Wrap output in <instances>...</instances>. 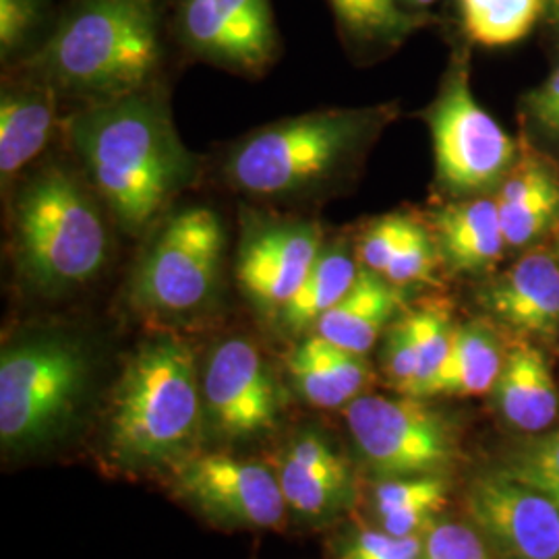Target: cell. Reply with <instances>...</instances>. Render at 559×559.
I'll return each mask as SVG.
<instances>
[{
  "label": "cell",
  "mask_w": 559,
  "mask_h": 559,
  "mask_svg": "<svg viewBox=\"0 0 559 559\" xmlns=\"http://www.w3.org/2000/svg\"><path fill=\"white\" fill-rule=\"evenodd\" d=\"M376 110H320L280 120L240 141L226 179L255 198H293L336 179L380 127Z\"/></svg>",
  "instance_id": "cell-4"
},
{
  "label": "cell",
  "mask_w": 559,
  "mask_h": 559,
  "mask_svg": "<svg viewBox=\"0 0 559 559\" xmlns=\"http://www.w3.org/2000/svg\"><path fill=\"white\" fill-rule=\"evenodd\" d=\"M483 309L526 338L559 334V260L531 251L480 293Z\"/></svg>",
  "instance_id": "cell-15"
},
{
  "label": "cell",
  "mask_w": 559,
  "mask_h": 559,
  "mask_svg": "<svg viewBox=\"0 0 559 559\" xmlns=\"http://www.w3.org/2000/svg\"><path fill=\"white\" fill-rule=\"evenodd\" d=\"M69 140L120 226L140 235L195 177L158 100L138 94L96 102L69 120Z\"/></svg>",
  "instance_id": "cell-1"
},
{
  "label": "cell",
  "mask_w": 559,
  "mask_h": 559,
  "mask_svg": "<svg viewBox=\"0 0 559 559\" xmlns=\"http://www.w3.org/2000/svg\"><path fill=\"white\" fill-rule=\"evenodd\" d=\"M545 15H547V20L551 23V27L559 34V0H547Z\"/></svg>",
  "instance_id": "cell-37"
},
{
  "label": "cell",
  "mask_w": 559,
  "mask_h": 559,
  "mask_svg": "<svg viewBox=\"0 0 559 559\" xmlns=\"http://www.w3.org/2000/svg\"><path fill=\"white\" fill-rule=\"evenodd\" d=\"M201 381L182 340H145L120 373L110 404L108 448L122 468H173L191 456L201 427Z\"/></svg>",
  "instance_id": "cell-2"
},
{
  "label": "cell",
  "mask_w": 559,
  "mask_h": 559,
  "mask_svg": "<svg viewBox=\"0 0 559 559\" xmlns=\"http://www.w3.org/2000/svg\"><path fill=\"white\" fill-rule=\"evenodd\" d=\"M278 479L286 506L300 519H323L350 498V473L344 460L316 468L284 456Z\"/></svg>",
  "instance_id": "cell-25"
},
{
  "label": "cell",
  "mask_w": 559,
  "mask_h": 559,
  "mask_svg": "<svg viewBox=\"0 0 559 559\" xmlns=\"http://www.w3.org/2000/svg\"><path fill=\"white\" fill-rule=\"evenodd\" d=\"M50 81L9 87L0 100V177L15 179L48 145L57 124V94Z\"/></svg>",
  "instance_id": "cell-19"
},
{
  "label": "cell",
  "mask_w": 559,
  "mask_h": 559,
  "mask_svg": "<svg viewBox=\"0 0 559 559\" xmlns=\"http://www.w3.org/2000/svg\"><path fill=\"white\" fill-rule=\"evenodd\" d=\"M87 381L80 344L59 336L23 340L0 357V441L25 450L57 436Z\"/></svg>",
  "instance_id": "cell-6"
},
{
  "label": "cell",
  "mask_w": 559,
  "mask_h": 559,
  "mask_svg": "<svg viewBox=\"0 0 559 559\" xmlns=\"http://www.w3.org/2000/svg\"><path fill=\"white\" fill-rule=\"evenodd\" d=\"M201 396L212 429L226 440L260 436L278 420V385L249 340H224L212 350Z\"/></svg>",
  "instance_id": "cell-12"
},
{
  "label": "cell",
  "mask_w": 559,
  "mask_h": 559,
  "mask_svg": "<svg viewBox=\"0 0 559 559\" xmlns=\"http://www.w3.org/2000/svg\"><path fill=\"white\" fill-rule=\"evenodd\" d=\"M346 425L360 459L383 479L441 475L459 441L452 423L415 396H359L346 406Z\"/></svg>",
  "instance_id": "cell-8"
},
{
  "label": "cell",
  "mask_w": 559,
  "mask_h": 559,
  "mask_svg": "<svg viewBox=\"0 0 559 559\" xmlns=\"http://www.w3.org/2000/svg\"><path fill=\"white\" fill-rule=\"evenodd\" d=\"M41 21V0H0V55L17 52Z\"/></svg>",
  "instance_id": "cell-35"
},
{
  "label": "cell",
  "mask_w": 559,
  "mask_h": 559,
  "mask_svg": "<svg viewBox=\"0 0 559 559\" xmlns=\"http://www.w3.org/2000/svg\"><path fill=\"white\" fill-rule=\"evenodd\" d=\"M402 307L404 295L400 286L360 267L359 276L346 297L332 307L313 330L318 336L340 348L367 355Z\"/></svg>",
  "instance_id": "cell-17"
},
{
  "label": "cell",
  "mask_w": 559,
  "mask_h": 559,
  "mask_svg": "<svg viewBox=\"0 0 559 559\" xmlns=\"http://www.w3.org/2000/svg\"><path fill=\"white\" fill-rule=\"evenodd\" d=\"M381 367L388 383L399 394L411 396L417 381V350L406 318L388 328L381 350Z\"/></svg>",
  "instance_id": "cell-33"
},
{
  "label": "cell",
  "mask_w": 559,
  "mask_h": 559,
  "mask_svg": "<svg viewBox=\"0 0 559 559\" xmlns=\"http://www.w3.org/2000/svg\"><path fill=\"white\" fill-rule=\"evenodd\" d=\"M226 233L210 207L175 214L147 247L133 278L135 307L160 318L191 316L216 295Z\"/></svg>",
  "instance_id": "cell-7"
},
{
  "label": "cell",
  "mask_w": 559,
  "mask_h": 559,
  "mask_svg": "<svg viewBox=\"0 0 559 559\" xmlns=\"http://www.w3.org/2000/svg\"><path fill=\"white\" fill-rule=\"evenodd\" d=\"M468 40L506 48L524 40L547 11V0H460Z\"/></svg>",
  "instance_id": "cell-26"
},
{
  "label": "cell",
  "mask_w": 559,
  "mask_h": 559,
  "mask_svg": "<svg viewBox=\"0 0 559 559\" xmlns=\"http://www.w3.org/2000/svg\"><path fill=\"white\" fill-rule=\"evenodd\" d=\"M425 537L427 533L396 537L385 531H362L346 540L342 559H420Z\"/></svg>",
  "instance_id": "cell-34"
},
{
  "label": "cell",
  "mask_w": 559,
  "mask_h": 559,
  "mask_svg": "<svg viewBox=\"0 0 559 559\" xmlns=\"http://www.w3.org/2000/svg\"><path fill=\"white\" fill-rule=\"evenodd\" d=\"M433 2H438V0H400V4H408V7H429V4H433Z\"/></svg>",
  "instance_id": "cell-38"
},
{
  "label": "cell",
  "mask_w": 559,
  "mask_h": 559,
  "mask_svg": "<svg viewBox=\"0 0 559 559\" xmlns=\"http://www.w3.org/2000/svg\"><path fill=\"white\" fill-rule=\"evenodd\" d=\"M160 60L152 0H85L46 41V81L96 102L138 94Z\"/></svg>",
  "instance_id": "cell-3"
},
{
  "label": "cell",
  "mask_w": 559,
  "mask_h": 559,
  "mask_svg": "<svg viewBox=\"0 0 559 559\" xmlns=\"http://www.w3.org/2000/svg\"><path fill=\"white\" fill-rule=\"evenodd\" d=\"M438 247L454 272L477 274L501 260L506 237L496 198L448 205L436 216Z\"/></svg>",
  "instance_id": "cell-20"
},
{
  "label": "cell",
  "mask_w": 559,
  "mask_h": 559,
  "mask_svg": "<svg viewBox=\"0 0 559 559\" xmlns=\"http://www.w3.org/2000/svg\"><path fill=\"white\" fill-rule=\"evenodd\" d=\"M491 392L501 419L524 436L543 433L558 419V385L545 355L528 340L506 353Z\"/></svg>",
  "instance_id": "cell-16"
},
{
  "label": "cell",
  "mask_w": 559,
  "mask_h": 559,
  "mask_svg": "<svg viewBox=\"0 0 559 559\" xmlns=\"http://www.w3.org/2000/svg\"><path fill=\"white\" fill-rule=\"evenodd\" d=\"M359 272V261L344 245L325 247L299 293L280 309V325L293 334L316 328L318 321L346 297Z\"/></svg>",
  "instance_id": "cell-23"
},
{
  "label": "cell",
  "mask_w": 559,
  "mask_h": 559,
  "mask_svg": "<svg viewBox=\"0 0 559 559\" xmlns=\"http://www.w3.org/2000/svg\"><path fill=\"white\" fill-rule=\"evenodd\" d=\"M108 233L100 207L78 180L48 168L29 180L15 207L21 274L44 295L94 278L106 261Z\"/></svg>",
  "instance_id": "cell-5"
},
{
  "label": "cell",
  "mask_w": 559,
  "mask_h": 559,
  "mask_svg": "<svg viewBox=\"0 0 559 559\" xmlns=\"http://www.w3.org/2000/svg\"><path fill=\"white\" fill-rule=\"evenodd\" d=\"M526 112L540 135L559 145V64L526 98Z\"/></svg>",
  "instance_id": "cell-36"
},
{
  "label": "cell",
  "mask_w": 559,
  "mask_h": 559,
  "mask_svg": "<svg viewBox=\"0 0 559 559\" xmlns=\"http://www.w3.org/2000/svg\"><path fill=\"white\" fill-rule=\"evenodd\" d=\"M300 396L318 408H346L371 381L367 355H357L313 334L288 359Z\"/></svg>",
  "instance_id": "cell-18"
},
{
  "label": "cell",
  "mask_w": 559,
  "mask_h": 559,
  "mask_svg": "<svg viewBox=\"0 0 559 559\" xmlns=\"http://www.w3.org/2000/svg\"><path fill=\"white\" fill-rule=\"evenodd\" d=\"M438 265V247L433 237L415 222L411 235L400 247L394 260L390 261L388 270L383 272V278L394 286H411L420 282H431Z\"/></svg>",
  "instance_id": "cell-30"
},
{
  "label": "cell",
  "mask_w": 559,
  "mask_h": 559,
  "mask_svg": "<svg viewBox=\"0 0 559 559\" xmlns=\"http://www.w3.org/2000/svg\"><path fill=\"white\" fill-rule=\"evenodd\" d=\"M342 27L362 41H396L417 20L402 11L400 0H330Z\"/></svg>",
  "instance_id": "cell-28"
},
{
  "label": "cell",
  "mask_w": 559,
  "mask_h": 559,
  "mask_svg": "<svg viewBox=\"0 0 559 559\" xmlns=\"http://www.w3.org/2000/svg\"><path fill=\"white\" fill-rule=\"evenodd\" d=\"M323 251L316 222H270L253 228L239 251L237 280L242 293L263 311L280 309L299 293Z\"/></svg>",
  "instance_id": "cell-14"
},
{
  "label": "cell",
  "mask_w": 559,
  "mask_h": 559,
  "mask_svg": "<svg viewBox=\"0 0 559 559\" xmlns=\"http://www.w3.org/2000/svg\"><path fill=\"white\" fill-rule=\"evenodd\" d=\"M415 221L406 216H385L373 222L367 233L360 237L359 263L360 267L371 270L383 276L390 261L399 253L400 247L404 245L406 237L411 235Z\"/></svg>",
  "instance_id": "cell-32"
},
{
  "label": "cell",
  "mask_w": 559,
  "mask_h": 559,
  "mask_svg": "<svg viewBox=\"0 0 559 559\" xmlns=\"http://www.w3.org/2000/svg\"><path fill=\"white\" fill-rule=\"evenodd\" d=\"M406 320L417 350V381L411 392V396L417 399L420 390L433 380V376L440 371L441 362L448 357L454 323L443 305L420 307L419 311L406 316Z\"/></svg>",
  "instance_id": "cell-29"
},
{
  "label": "cell",
  "mask_w": 559,
  "mask_h": 559,
  "mask_svg": "<svg viewBox=\"0 0 559 559\" xmlns=\"http://www.w3.org/2000/svg\"><path fill=\"white\" fill-rule=\"evenodd\" d=\"M180 32L203 59L253 73L278 44L270 0H180Z\"/></svg>",
  "instance_id": "cell-13"
},
{
  "label": "cell",
  "mask_w": 559,
  "mask_h": 559,
  "mask_svg": "<svg viewBox=\"0 0 559 559\" xmlns=\"http://www.w3.org/2000/svg\"><path fill=\"white\" fill-rule=\"evenodd\" d=\"M175 493L203 516L237 528H278L286 519L278 473L224 452L191 454L173 466Z\"/></svg>",
  "instance_id": "cell-10"
},
{
  "label": "cell",
  "mask_w": 559,
  "mask_h": 559,
  "mask_svg": "<svg viewBox=\"0 0 559 559\" xmlns=\"http://www.w3.org/2000/svg\"><path fill=\"white\" fill-rule=\"evenodd\" d=\"M466 514L496 559H559V503L498 471L475 477Z\"/></svg>",
  "instance_id": "cell-11"
},
{
  "label": "cell",
  "mask_w": 559,
  "mask_h": 559,
  "mask_svg": "<svg viewBox=\"0 0 559 559\" xmlns=\"http://www.w3.org/2000/svg\"><path fill=\"white\" fill-rule=\"evenodd\" d=\"M427 119L438 180L448 191L468 198L500 187L516 160V143L475 100L464 64H454Z\"/></svg>",
  "instance_id": "cell-9"
},
{
  "label": "cell",
  "mask_w": 559,
  "mask_h": 559,
  "mask_svg": "<svg viewBox=\"0 0 559 559\" xmlns=\"http://www.w3.org/2000/svg\"><path fill=\"white\" fill-rule=\"evenodd\" d=\"M448 480L443 475H417L383 479L373 489V512L380 519L381 531L411 537L423 535L448 503Z\"/></svg>",
  "instance_id": "cell-24"
},
{
  "label": "cell",
  "mask_w": 559,
  "mask_h": 559,
  "mask_svg": "<svg viewBox=\"0 0 559 559\" xmlns=\"http://www.w3.org/2000/svg\"><path fill=\"white\" fill-rule=\"evenodd\" d=\"M420 559H496L473 524L436 522L425 537Z\"/></svg>",
  "instance_id": "cell-31"
},
{
  "label": "cell",
  "mask_w": 559,
  "mask_h": 559,
  "mask_svg": "<svg viewBox=\"0 0 559 559\" xmlns=\"http://www.w3.org/2000/svg\"><path fill=\"white\" fill-rule=\"evenodd\" d=\"M559 503V429L526 436L506 450L493 468Z\"/></svg>",
  "instance_id": "cell-27"
},
{
  "label": "cell",
  "mask_w": 559,
  "mask_h": 559,
  "mask_svg": "<svg viewBox=\"0 0 559 559\" xmlns=\"http://www.w3.org/2000/svg\"><path fill=\"white\" fill-rule=\"evenodd\" d=\"M498 334L485 321L454 325L448 357L417 399L480 396L493 390L503 367Z\"/></svg>",
  "instance_id": "cell-21"
},
{
  "label": "cell",
  "mask_w": 559,
  "mask_h": 559,
  "mask_svg": "<svg viewBox=\"0 0 559 559\" xmlns=\"http://www.w3.org/2000/svg\"><path fill=\"white\" fill-rule=\"evenodd\" d=\"M558 260H559V245H558Z\"/></svg>",
  "instance_id": "cell-39"
},
{
  "label": "cell",
  "mask_w": 559,
  "mask_h": 559,
  "mask_svg": "<svg viewBox=\"0 0 559 559\" xmlns=\"http://www.w3.org/2000/svg\"><path fill=\"white\" fill-rule=\"evenodd\" d=\"M496 195L508 247H526L540 237L559 212V180L540 162H522L501 180Z\"/></svg>",
  "instance_id": "cell-22"
}]
</instances>
